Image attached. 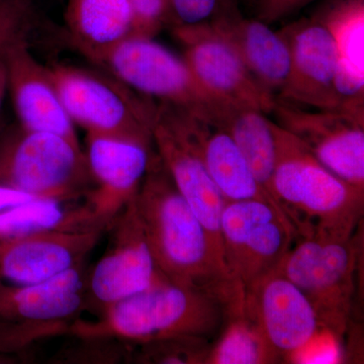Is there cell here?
I'll return each mask as SVG.
<instances>
[{"instance_id": "1", "label": "cell", "mask_w": 364, "mask_h": 364, "mask_svg": "<svg viewBox=\"0 0 364 364\" xmlns=\"http://www.w3.org/2000/svg\"><path fill=\"white\" fill-rule=\"evenodd\" d=\"M135 202L165 279L213 294L229 313L241 309L243 291L228 277L207 231L177 191L156 151Z\"/></svg>"}, {"instance_id": "2", "label": "cell", "mask_w": 364, "mask_h": 364, "mask_svg": "<svg viewBox=\"0 0 364 364\" xmlns=\"http://www.w3.org/2000/svg\"><path fill=\"white\" fill-rule=\"evenodd\" d=\"M270 195L299 239L346 240L363 223L364 191L333 174L293 134L273 122Z\"/></svg>"}, {"instance_id": "3", "label": "cell", "mask_w": 364, "mask_h": 364, "mask_svg": "<svg viewBox=\"0 0 364 364\" xmlns=\"http://www.w3.org/2000/svg\"><path fill=\"white\" fill-rule=\"evenodd\" d=\"M229 314L213 294L163 282L100 311L95 321L78 318L70 337H114L132 344L178 336L210 339Z\"/></svg>"}, {"instance_id": "4", "label": "cell", "mask_w": 364, "mask_h": 364, "mask_svg": "<svg viewBox=\"0 0 364 364\" xmlns=\"http://www.w3.org/2000/svg\"><path fill=\"white\" fill-rule=\"evenodd\" d=\"M86 260L52 279L33 284L0 279V353L21 356L33 345L68 336L90 310Z\"/></svg>"}, {"instance_id": "5", "label": "cell", "mask_w": 364, "mask_h": 364, "mask_svg": "<svg viewBox=\"0 0 364 364\" xmlns=\"http://www.w3.org/2000/svg\"><path fill=\"white\" fill-rule=\"evenodd\" d=\"M64 109L87 134L154 148L157 102L140 95L105 70L70 65L49 67Z\"/></svg>"}, {"instance_id": "6", "label": "cell", "mask_w": 364, "mask_h": 364, "mask_svg": "<svg viewBox=\"0 0 364 364\" xmlns=\"http://www.w3.org/2000/svg\"><path fill=\"white\" fill-rule=\"evenodd\" d=\"M0 184L68 203L85 196L93 181L80 144L18 124L0 136Z\"/></svg>"}, {"instance_id": "7", "label": "cell", "mask_w": 364, "mask_h": 364, "mask_svg": "<svg viewBox=\"0 0 364 364\" xmlns=\"http://www.w3.org/2000/svg\"><path fill=\"white\" fill-rule=\"evenodd\" d=\"M358 234L346 240L298 239L275 269L305 294L322 330L337 341L350 323L363 248Z\"/></svg>"}, {"instance_id": "8", "label": "cell", "mask_w": 364, "mask_h": 364, "mask_svg": "<svg viewBox=\"0 0 364 364\" xmlns=\"http://www.w3.org/2000/svg\"><path fill=\"white\" fill-rule=\"evenodd\" d=\"M298 239L289 220L270 203L250 200L225 203L223 264L242 291L277 269Z\"/></svg>"}, {"instance_id": "9", "label": "cell", "mask_w": 364, "mask_h": 364, "mask_svg": "<svg viewBox=\"0 0 364 364\" xmlns=\"http://www.w3.org/2000/svg\"><path fill=\"white\" fill-rule=\"evenodd\" d=\"M92 62L157 102L202 111L214 100L196 81L183 58L151 38L129 36Z\"/></svg>"}, {"instance_id": "10", "label": "cell", "mask_w": 364, "mask_h": 364, "mask_svg": "<svg viewBox=\"0 0 364 364\" xmlns=\"http://www.w3.org/2000/svg\"><path fill=\"white\" fill-rule=\"evenodd\" d=\"M270 114L323 166L364 191V114L314 109L279 97L273 100Z\"/></svg>"}, {"instance_id": "11", "label": "cell", "mask_w": 364, "mask_h": 364, "mask_svg": "<svg viewBox=\"0 0 364 364\" xmlns=\"http://www.w3.org/2000/svg\"><path fill=\"white\" fill-rule=\"evenodd\" d=\"M112 240L102 257L90 268V308L98 311L149 287L167 282L158 269L135 198L117 218Z\"/></svg>"}, {"instance_id": "12", "label": "cell", "mask_w": 364, "mask_h": 364, "mask_svg": "<svg viewBox=\"0 0 364 364\" xmlns=\"http://www.w3.org/2000/svg\"><path fill=\"white\" fill-rule=\"evenodd\" d=\"M242 312L259 329L282 363H294L324 331L305 294L277 270L244 289Z\"/></svg>"}, {"instance_id": "13", "label": "cell", "mask_w": 364, "mask_h": 364, "mask_svg": "<svg viewBox=\"0 0 364 364\" xmlns=\"http://www.w3.org/2000/svg\"><path fill=\"white\" fill-rule=\"evenodd\" d=\"M85 152L93 186L85 196L83 207L93 229L109 231L136 198L155 151L131 141L87 134Z\"/></svg>"}, {"instance_id": "14", "label": "cell", "mask_w": 364, "mask_h": 364, "mask_svg": "<svg viewBox=\"0 0 364 364\" xmlns=\"http://www.w3.org/2000/svg\"><path fill=\"white\" fill-rule=\"evenodd\" d=\"M182 58L212 100L252 105L270 114L274 97L263 90L236 50L208 23L171 28Z\"/></svg>"}, {"instance_id": "15", "label": "cell", "mask_w": 364, "mask_h": 364, "mask_svg": "<svg viewBox=\"0 0 364 364\" xmlns=\"http://www.w3.org/2000/svg\"><path fill=\"white\" fill-rule=\"evenodd\" d=\"M158 105L202 159L226 202L264 200L279 208L282 214L277 203L255 178L238 146L224 129L198 111L167 102H158Z\"/></svg>"}, {"instance_id": "16", "label": "cell", "mask_w": 364, "mask_h": 364, "mask_svg": "<svg viewBox=\"0 0 364 364\" xmlns=\"http://www.w3.org/2000/svg\"><path fill=\"white\" fill-rule=\"evenodd\" d=\"M279 32L289 47L291 68L279 97L314 109H341L335 91L338 54L327 26L316 16Z\"/></svg>"}, {"instance_id": "17", "label": "cell", "mask_w": 364, "mask_h": 364, "mask_svg": "<svg viewBox=\"0 0 364 364\" xmlns=\"http://www.w3.org/2000/svg\"><path fill=\"white\" fill-rule=\"evenodd\" d=\"M1 57L6 66L7 93L13 100L21 128L57 134L80 144L75 124L60 100L49 67L33 56L25 35L11 41Z\"/></svg>"}, {"instance_id": "18", "label": "cell", "mask_w": 364, "mask_h": 364, "mask_svg": "<svg viewBox=\"0 0 364 364\" xmlns=\"http://www.w3.org/2000/svg\"><path fill=\"white\" fill-rule=\"evenodd\" d=\"M153 144L177 191L202 223L223 263L221 219L226 200L202 159L165 116L158 102Z\"/></svg>"}, {"instance_id": "19", "label": "cell", "mask_w": 364, "mask_h": 364, "mask_svg": "<svg viewBox=\"0 0 364 364\" xmlns=\"http://www.w3.org/2000/svg\"><path fill=\"white\" fill-rule=\"evenodd\" d=\"M104 232L43 230L0 247V279L33 284L85 261Z\"/></svg>"}, {"instance_id": "20", "label": "cell", "mask_w": 364, "mask_h": 364, "mask_svg": "<svg viewBox=\"0 0 364 364\" xmlns=\"http://www.w3.org/2000/svg\"><path fill=\"white\" fill-rule=\"evenodd\" d=\"M208 25L236 50L256 82L279 97L291 68L289 47L279 31L258 18H244L233 0H225Z\"/></svg>"}, {"instance_id": "21", "label": "cell", "mask_w": 364, "mask_h": 364, "mask_svg": "<svg viewBox=\"0 0 364 364\" xmlns=\"http://www.w3.org/2000/svg\"><path fill=\"white\" fill-rule=\"evenodd\" d=\"M331 32L338 69L335 91L340 109L364 112V0H337L318 14Z\"/></svg>"}, {"instance_id": "22", "label": "cell", "mask_w": 364, "mask_h": 364, "mask_svg": "<svg viewBox=\"0 0 364 364\" xmlns=\"http://www.w3.org/2000/svg\"><path fill=\"white\" fill-rule=\"evenodd\" d=\"M200 112L231 136L255 178L272 196L270 184L274 169L275 142L273 121L268 119L267 114L252 105L217 100Z\"/></svg>"}, {"instance_id": "23", "label": "cell", "mask_w": 364, "mask_h": 364, "mask_svg": "<svg viewBox=\"0 0 364 364\" xmlns=\"http://www.w3.org/2000/svg\"><path fill=\"white\" fill-rule=\"evenodd\" d=\"M65 23L72 45L91 62L134 32L128 0H67Z\"/></svg>"}, {"instance_id": "24", "label": "cell", "mask_w": 364, "mask_h": 364, "mask_svg": "<svg viewBox=\"0 0 364 364\" xmlns=\"http://www.w3.org/2000/svg\"><path fill=\"white\" fill-rule=\"evenodd\" d=\"M50 200H33L0 212V247L26 235L43 230L95 231L83 205L64 207ZM98 231V230H97Z\"/></svg>"}, {"instance_id": "25", "label": "cell", "mask_w": 364, "mask_h": 364, "mask_svg": "<svg viewBox=\"0 0 364 364\" xmlns=\"http://www.w3.org/2000/svg\"><path fill=\"white\" fill-rule=\"evenodd\" d=\"M259 329L242 310L228 314L222 334L212 344L205 364L282 363Z\"/></svg>"}, {"instance_id": "26", "label": "cell", "mask_w": 364, "mask_h": 364, "mask_svg": "<svg viewBox=\"0 0 364 364\" xmlns=\"http://www.w3.org/2000/svg\"><path fill=\"white\" fill-rule=\"evenodd\" d=\"M212 344L196 336L170 337L134 344L129 363L205 364Z\"/></svg>"}, {"instance_id": "27", "label": "cell", "mask_w": 364, "mask_h": 364, "mask_svg": "<svg viewBox=\"0 0 364 364\" xmlns=\"http://www.w3.org/2000/svg\"><path fill=\"white\" fill-rule=\"evenodd\" d=\"M73 341L57 351L52 364L129 363L134 344L114 337H72Z\"/></svg>"}, {"instance_id": "28", "label": "cell", "mask_w": 364, "mask_h": 364, "mask_svg": "<svg viewBox=\"0 0 364 364\" xmlns=\"http://www.w3.org/2000/svg\"><path fill=\"white\" fill-rule=\"evenodd\" d=\"M134 20V36L154 39L170 26L167 0H128Z\"/></svg>"}, {"instance_id": "29", "label": "cell", "mask_w": 364, "mask_h": 364, "mask_svg": "<svg viewBox=\"0 0 364 364\" xmlns=\"http://www.w3.org/2000/svg\"><path fill=\"white\" fill-rule=\"evenodd\" d=\"M32 14V0L0 1V57L11 41L25 35Z\"/></svg>"}, {"instance_id": "30", "label": "cell", "mask_w": 364, "mask_h": 364, "mask_svg": "<svg viewBox=\"0 0 364 364\" xmlns=\"http://www.w3.org/2000/svg\"><path fill=\"white\" fill-rule=\"evenodd\" d=\"M225 0H167L170 28L193 26L208 23Z\"/></svg>"}, {"instance_id": "31", "label": "cell", "mask_w": 364, "mask_h": 364, "mask_svg": "<svg viewBox=\"0 0 364 364\" xmlns=\"http://www.w3.org/2000/svg\"><path fill=\"white\" fill-rule=\"evenodd\" d=\"M258 20L267 25L293 16L312 0H255Z\"/></svg>"}, {"instance_id": "32", "label": "cell", "mask_w": 364, "mask_h": 364, "mask_svg": "<svg viewBox=\"0 0 364 364\" xmlns=\"http://www.w3.org/2000/svg\"><path fill=\"white\" fill-rule=\"evenodd\" d=\"M33 200H42V198H35V196L28 195V193L18 191V189L0 184V212L6 210V208L14 207V205L31 202Z\"/></svg>"}, {"instance_id": "33", "label": "cell", "mask_w": 364, "mask_h": 364, "mask_svg": "<svg viewBox=\"0 0 364 364\" xmlns=\"http://www.w3.org/2000/svg\"><path fill=\"white\" fill-rule=\"evenodd\" d=\"M7 95L6 71L4 60L0 57V112L4 107V100Z\"/></svg>"}, {"instance_id": "34", "label": "cell", "mask_w": 364, "mask_h": 364, "mask_svg": "<svg viewBox=\"0 0 364 364\" xmlns=\"http://www.w3.org/2000/svg\"><path fill=\"white\" fill-rule=\"evenodd\" d=\"M0 1H2V0H0Z\"/></svg>"}]
</instances>
